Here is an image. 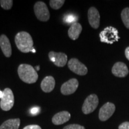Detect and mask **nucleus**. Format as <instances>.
I'll list each match as a JSON object with an SVG mask.
<instances>
[{"mask_svg": "<svg viewBox=\"0 0 129 129\" xmlns=\"http://www.w3.org/2000/svg\"><path fill=\"white\" fill-rule=\"evenodd\" d=\"M71 118L70 113L68 111H61L53 116L52 122L55 125H61L68 121Z\"/></svg>", "mask_w": 129, "mask_h": 129, "instance_id": "14", "label": "nucleus"}, {"mask_svg": "<svg viewBox=\"0 0 129 129\" xmlns=\"http://www.w3.org/2000/svg\"><path fill=\"white\" fill-rule=\"evenodd\" d=\"M64 20L67 23H76L77 17L72 14H69L64 18Z\"/></svg>", "mask_w": 129, "mask_h": 129, "instance_id": "21", "label": "nucleus"}, {"mask_svg": "<svg viewBox=\"0 0 129 129\" xmlns=\"http://www.w3.org/2000/svg\"><path fill=\"white\" fill-rule=\"evenodd\" d=\"M65 1L64 0H51L50 1V6L54 10H58L62 7Z\"/></svg>", "mask_w": 129, "mask_h": 129, "instance_id": "19", "label": "nucleus"}, {"mask_svg": "<svg viewBox=\"0 0 129 129\" xmlns=\"http://www.w3.org/2000/svg\"><path fill=\"white\" fill-rule=\"evenodd\" d=\"M34 13L37 19L42 22H47L49 20L50 12L46 4L42 1H38L34 5Z\"/></svg>", "mask_w": 129, "mask_h": 129, "instance_id": "4", "label": "nucleus"}, {"mask_svg": "<svg viewBox=\"0 0 129 129\" xmlns=\"http://www.w3.org/2000/svg\"><path fill=\"white\" fill-rule=\"evenodd\" d=\"M48 57L53 63L58 67H63L66 65L68 61V56L63 53H56L50 51L48 53Z\"/></svg>", "mask_w": 129, "mask_h": 129, "instance_id": "9", "label": "nucleus"}, {"mask_svg": "<svg viewBox=\"0 0 129 129\" xmlns=\"http://www.w3.org/2000/svg\"><path fill=\"white\" fill-rule=\"evenodd\" d=\"M88 19L90 26L94 29H98L100 25V14L95 7H90L88 11Z\"/></svg>", "mask_w": 129, "mask_h": 129, "instance_id": "11", "label": "nucleus"}, {"mask_svg": "<svg viewBox=\"0 0 129 129\" xmlns=\"http://www.w3.org/2000/svg\"><path fill=\"white\" fill-rule=\"evenodd\" d=\"M63 129H85V127L79 124H70L67 125L63 128Z\"/></svg>", "mask_w": 129, "mask_h": 129, "instance_id": "22", "label": "nucleus"}, {"mask_svg": "<svg viewBox=\"0 0 129 129\" xmlns=\"http://www.w3.org/2000/svg\"><path fill=\"white\" fill-rule=\"evenodd\" d=\"M35 70L39 71L40 70V66H37V67H35Z\"/></svg>", "mask_w": 129, "mask_h": 129, "instance_id": "28", "label": "nucleus"}, {"mask_svg": "<svg viewBox=\"0 0 129 129\" xmlns=\"http://www.w3.org/2000/svg\"><path fill=\"white\" fill-rule=\"evenodd\" d=\"M23 129H41V128L38 125H29L24 127Z\"/></svg>", "mask_w": 129, "mask_h": 129, "instance_id": "25", "label": "nucleus"}, {"mask_svg": "<svg viewBox=\"0 0 129 129\" xmlns=\"http://www.w3.org/2000/svg\"><path fill=\"white\" fill-rule=\"evenodd\" d=\"M99 104V99L96 94H92L85 99L82 106V111L84 114H89L93 112Z\"/></svg>", "mask_w": 129, "mask_h": 129, "instance_id": "6", "label": "nucleus"}, {"mask_svg": "<svg viewBox=\"0 0 129 129\" xmlns=\"http://www.w3.org/2000/svg\"><path fill=\"white\" fill-rule=\"evenodd\" d=\"M101 41L107 44H113L118 41L120 37L117 29L112 26H108L104 29L99 34Z\"/></svg>", "mask_w": 129, "mask_h": 129, "instance_id": "3", "label": "nucleus"}, {"mask_svg": "<svg viewBox=\"0 0 129 129\" xmlns=\"http://www.w3.org/2000/svg\"><path fill=\"white\" fill-rule=\"evenodd\" d=\"M31 51H32V53H35V48H32V50H31Z\"/></svg>", "mask_w": 129, "mask_h": 129, "instance_id": "29", "label": "nucleus"}, {"mask_svg": "<svg viewBox=\"0 0 129 129\" xmlns=\"http://www.w3.org/2000/svg\"><path fill=\"white\" fill-rule=\"evenodd\" d=\"M15 43L18 49L22 53H29L34 48L32 37L26 32H20L15 37Z\"/></svg>", "mask_w": 129, "mask_h": 129, "instance_id": "1", "label": "nucleus"}, {"mask_svg": "<svg viewBox=\"0 0 129 129\" xmlns=\"http://www.w3.org/2000/svg\"><path fill=\"white\" fill-rule=\"evenodd\" d=\"M13 1L12 0H1L0 1V4L1 7L4 10H10L12 9L13 6Z\"/></svg>", "mask_w": 129, "mask_h": 129, "instance_id": "20", "label": "nucleus"}, {"mask_svg": "<svg viewBox=\"0 0 129 129\" xmlns=\"http://www.w3.org/2000/svg\"><path fill=\"white\" fill-rule=\"evenodd\" d=\"M55 87V80L52 76L46 77L41 83V88L45 93H50L53 91Z\"/></svg>", "mask_w": 129, "mask_h": 129, "instance_id": "15", "label": "nucleus"}, {"mask_svg": "<svg viewBox=\"0 0 129 129\" xmlns=\"http://www.w3.org/2000/svg\"><path fill=\"white\" fill-rule=\"evenodd\" d=\"M30 112L32 115H36L40 113V108L39 107H34L30 109Z\"/></svg>", "mask_w": 129, "mask_h": 129, "instance_id": "23", "label": "nucleus"}, {"mask_svg": "<svg viewBox=\"0 0 129 129\" xmlns=\"http://www.w3.org/2000/svg\"><path fill=\"white\" fill-rule=\"evenodd\" d=\"M115 111V106L112 103L107 102L101 107L99 110V118L102 121L108 120Z\"/></svg>", "mask_w": 129, "mask_h": 129, "instance_id": "8", "label": "nucleus"}, {"mask_svg": "<svg viewBox=\"0 0 129 129\" xmlns=\"http://www.w3.org/2000/svg\"><path fill=\"white\" fill-rule=\"evenodd\" d=\"M68 66L71 71L79 75H85L88 72L87 68L85 64L82 63L78 59L72 58L70 59L68 63Z\"/></svg>", "mask_w": 129, "mask_h": 129, "instance_id": "7", "label": "nucleus"}, {"mask_svg": "<svg viewBox=\"0 0 129 129\" xmlns=\"http://www.w3.org/2000/svg\"><path fill=\"white\" fill-rule=\"evenodd\" d=\"M125 57H126L127 59L129 60V47H127L126 49H125Z\"/></svg>", "mask_w": 129, "mask_h": 129, "instance_id": "26", "label": "nucleus"}, {"mask_svg": "<svg viewBox=\"0 0 129 129\" xmlns=\"http://www.w3.org/2000/svg\"><path fill=\"white\" fill-rule=\"evenodd\" d=\"M17 72L20 80L26 83H35L38 78V75L36 70L30 64H20L17 69Z\"/></svg>", "mask_w": 129, "mask_h": 129, "instance_id": "2", "label": "nucleus"}, {"mask_svg": "<svg viewBox=\"0 0 129 129\" xmlns=\"http://www.w3.org/2000/svg\"><path fill=\"white\" fill-rule=\"evenodd\" d=\"M20 124L19 118L9 119L4 121L0 126V129H19Z\"/></svg>", "mask_w": 129, "mask_h": 129, "instance_id": "17", "label": "nucleus"}, {"mask_svg": "<svg viewBox=\"0 0 129 129\" xmlns=\"http://www.w3.org/2000/svg\"><path fill=\"white\" fill-rule=\"evenodd\" d=\"M118 129H129V122H124L119 125Z\"/></svg>", "mask_w": 129, "mask_h": 129, "instance_id": "24", "label": "nucleus"}, {"mask_svg": "<svg viewBox=\"0 0 129 129\" xmlns=\"http://www.w3.org/2000/svg\"><path fill=\"white\" fill-rule=\"evenodd\" d=\"M121 19L122 20V22L124 24L125 26L126 27L127 29H129V8L127 7L125 8L122 11L121 14Z\"/></svg>", "mask_w": 129, "mask_h": 129, "instance_id": "18", "label": "nucleus"}, {"mask_svg": "<svg viewBox=\"0 0 129 129\" xmlns=\"http://www.w3.org/2000/svg\"><path fill=\"white\" fill-rule=\"evenodd\" d=\"M82 26L80 23L76 22L72 24L68 30V36L72 40L78 39L82 31Z\"/></svg>", "mask_w": 129, "mask_h": 129, "instance_id": "16", "label": "nucleus"}, {"mask_svg": "<svg viewBox=\"0 0 129 129\" xmlns=\"http://www.w3.org/2000/svg\"><path fill=\"white\" fill-rule=\"evenodd\" d=\"M3 93H4V96L1 99L0 106L3 111H8L10 110L14 105V94L12 90L9 88H5Z\"/></svg>", "mask_w": 129, "mask_h": 129, "instance_id": "5", "label": "nucleus"}, {"mask_svg": "<svg viewBox=\"0 0 129 129\" xmlns=\"http://www.w3.org/2000/svg\"><path fill=\"white\" fill-rule=\"evenodd\" d=\"M79 85L78 81L75 78H72L63 83L61 87V93L63 95H70L76 91Z\"/></svg>", "mask_w": 129, "mask_h": 129, "instance_id": "10", "label": "nucleus"}, {"mask_svg": "<svg viewBox=\"0 0 129 129\" xmlns=\"http://www.w3.org/2000/svg\"><path fill=\"white\" fill-rule=\"evenodd\" d=\"M0 47L6 57H10L12 53V46L9 38L6 35H1L0 37Z\"/></svg>", "mask_w": 129, "mask_h": 129, "instance_id": "13", "label": "nucleus"}, {"mask_svg": "<svg viewBox=\"0 0 129 129\" xmlns=\"http://www.w3.org/2000/svg\"><path fill=\"white\" fill-rule=\"evenodd\" d=\"M3 96H4V93H3V91H2L1 90H0V99H2Z\"/></svg>", "mask_w": 129, "mask_h": 129, "instance_id": "27", "label": "nucleus"}, {"mask_svg": "<svg viewBox=\"0 0 129 129\" xmlns=\"http://www.w3.org/2000/svg\"><path fill=\"white\" fill-rule=\"evenodd\" d=\"M112 72L117 77H125L128 74V69L125 63L118 62L113 66Z\"/></svg>", "mask_w": 129, "mask_h": 129, "instance_id": "12", "label": "nucleus"}]
</instances>
